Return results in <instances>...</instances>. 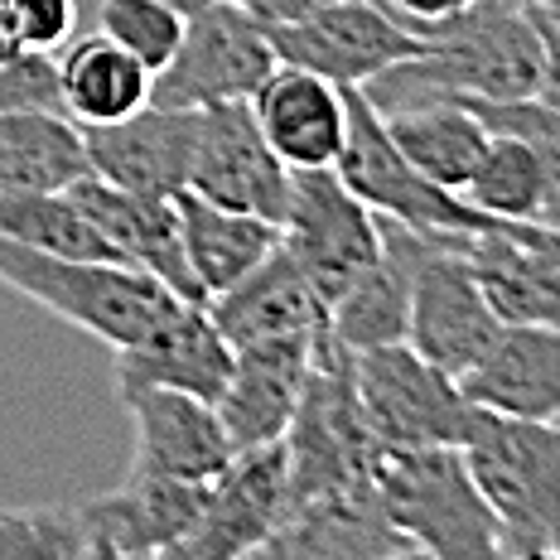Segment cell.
<instances>
[{
	"mask_svg": "<svg viewBox=\"0 0 560 560\" xmlns=\"http://www.w3.org/2000/svg\"><path fill=\"white\" fill-rule=\"evenodd\" d=\"M541 88V25L532 0H474L416 58L363 83L382 116L420 102H527Z\"/></svg>",
	"mask_w": 560,
	"mask_h": 560,
	"instance_id": "obj_1",
	"label": "cell"
},
{
	"mask_svg": "<svg viewBox=\"0 0 560 560\" xmlns=\"http://www.w3.org/2000/svg\"><path fill=\"white\" fill-rule=\"evenodd\" d=\"M0 285L34 300L54 319L102 338L112 353L150 338L184 305L155 276L136 271L126 261L54 256V252L20 247V242H0Z\"/></svg>",
	"mask_w": 560,
	"mask_h": 560,
	"instance_id": "obj_2",
	"label": "cell"
},
{
	"mask_svg": "<svg viewBox=\"0 0 560 560\" xmlns=\"http://www.w3.org/2000/svg\"><path fill=\"white\" fill-rule=\"evenodd\" d=\"M372 483L392 527L430 560H508L503 527L478 493L464 450H382Z\"/></svg>",
	"mask_w": 560,
	"mask_h": 560,
	"instance_id": "obj_3",
	"label": "cell"
},
{
	"mask_svg": "<svg viewBox=\"0 0 560 560\" xmlns=\"http://www.w3.org/2000/svg\"><path fill=\"white\" fill-rule=\"evenodd\" d=\"M280 450H285L290 508L368 483L382 459V445L353 387V353L329 329L314 338V363L295 416L280 435Z\"/></svg>",
	"mask_w": 560,
	"mask_h": 560,
	"instance_id": "obj_4",
	"label": "cell"
},
{
	"mask_svg": "<svg viewBox=\"0 0 560 560\" xmlns=\"http://www.w3.org/2000/svg\"><path fill=\"white\" fill-rule=\"evenodd\" d=\"M459 450L503 527L508 556L560 551V420H517L478 406Z\"/></svg>",
	"mask_w": 560,
	"mask_h": 560,
	"instance_id": "obj_5",
	"label": "cell"
},
{
	"mask_svg": "<svg viewBox=\"0 0 560 560\" xmlns=\"http://www.w3.org/2000/svg\"><path fill=\"white\" fill-rule=\"evenodd\" d=\"M474 232H416L411 261V314H406V343L450 377H464L483 363L503 319L488 305L478 271L469 261Z\"/></svg>",
	"mask_w": 560,
	"mask_h": 560,
	"instance_id": "obj_6",
	"label": "cell"
},
{
	"mask_svg": "<svg viewBox=\"0 0 560 560\" xmlns=\"http://www.w3.org/2000/svg\"><path fill=\"white\" fill-rule=\"evenodd\" d=\"M353 387L382 450H459L478 416L459 377L420 358L411 343L353 353Z\"/></svg>",
	"mask_w": 560,
	"mask_h": 560,
	"instance_id": "obj_7",
	"label": "cell"
},
{
	"mask_svg": "<svg viewBox=\"0 0 560 560\" xmlns=\"http://www.w3.org/2000/svg\"><path fill=\"white\" fill-rule=\"evenodd\" d=\"M343 107H348V131H343V150H338V160H334V174L363 198L372 213L396 218L401 228H416V232H493V228H503L488 213H478L469 198L430 184L425 174L392 145L387 121H382V112L368 102L363 88H343Z\"/></svg>",
	"mask_w": 560,
	"mask_h": 560,
	"instance_id": "obj_8",
	"label": "cell"
},
{
	"mask_svg": "<svg viewBox=\"0 0 560 560\" xmlns=\"http://www.w3.org/2000/svg\"><path fill=\"white\" fill-rule=\"evenodd\" d=\"M280 247L314 285L324 314L363 271L382 261L377 213L334 170H290V198L280 213Z\"/></svg>",
	"mask_w": 560,
	"mask_h": 560,
	"instance_id": "obj_9",
	"label": "cell"
},
{
	"mask_svg": "<svg viewBox=\"0 0 560 560\" xmlns=\"http://www.w3.org/2000/svg\"><path fill=\"white\" fill-rule=\"evenodd\" d=\"M276 73V49L266 25L237 10L232 0H208L184 20V39L174 58L150 78L155 107H218V102H247Z\"/></svg>",
	"mask_w": 560,
	"mask_h": 560,
	"instance_id": "obj_10",
	"label": "cell"
},
{
	"mask_svg": "<svg viewBox=\"0 0 560 560\" xmlns=\"http://www.w3.org/2000/svg\"><path fill=\"white\" fill-rule=\"evenodd\" d=\"M276 63L329 78L334 88H363L401 58H416L425 39L396 25L382 0H314L305 15L266 25Z\"/></svg>",
	"mask_w": 560,
	"mask_h": 560,
	"instance_id": "obj_11",
	"label": "cell"
},
{
	"mask_svg": "<svg viewBox=\"0 0 560 560\" xmlns=\"http://www.w3.org/2000/svg\"><path fill=\"white\" fill-rule=\"evenodd\" d=\"M285 517H290L285 450L280 445L242 450L213 478L203 517L150 560H247Z\"/></svg>",
	"mask_w": 560,
	"mask_h": 560,
	"instance_id": "obj_12",
	"label": "cell"
},
{
	"mask_svg": "<svg viewBox=\"0 0 560 560\" xmlns=\"http://www.w3.org/2000/svg\"><path fill=\"white\" fill-rule=\"evenodd\" d=\"M189 194L208 198L218 208H237V213L266 218L280 228L290 198V170L285 160L266 145L256 131L247 102H218V107H198V145L189 170Z\"/></svg>",
	"mask_w": 560,
	"mask_h": 560,
	"instance_id": "obj_13",
	"label": "cell"
},
{
	"mask_svg": "<svg viewBox=\"0 0 560 560\" xmlns=\"http://www.w3.org/2000/svg\"><path fill=\"white\" fill-rule=\"evenodd\" d=\"M68 203L88 218V228L107 242V252L116 261L155 276L184 305H203V295H198V285L189 276V261H184L174 198L131 194V189H116V184L97 179V174H83V179L68 189Z\"/></svg>",
	"mask_w": 560,
	"mask_h": 560,
	"instance_id": "obj_14",
	"label": "cell"
},
{
	"mask_svg": "<svg viewBox=\"0 0 560 560\" xmlns=\"http://www.w3.org/2000/svg\"><path fill=\"white\" fill-rule=\"evenodd\" d=\"M88 150V174L116 184V189L174 198L189 189L194 145H198V112L184 107H140L112 126H78Z\"/></svg>",
	"mask_w": 560,
	"mask_h": 560,
	"instance_id": "obj_15",
	"label": "cell"
},
{
	"mask_svg": "<svg viewBox=\"0 0 560 560\" xmlns=\"http://www.w3.org/2000/svg\"><path fill=\"white\" fill-rule=\"evenodd\" d=\"M213 483H189V478H160V474H126L121 488L102 498L78 503L88 527V556H155L170 541L203 517Z\"/></svg>",
	"mask_w": 560,
	"mask_h": 560,
	"instance_id": "obj_16",
	"label": "cell"
},
{
	"mask_svg": "<svg viewBox=\"0 0 560 560\" xmlns=\"http://www.w3.org/2000/svg\"><path fill=\"white\" fill-rule=\"evenodd\" d=\"M396 551H406V536L392 527L377 483L368 478L290 508L247 560H387Z\"/></svg>",
	"mask_w": 560,
	"mask_h": 560,
	"instance_id": "obj_17",
	"label": "cell"
},
{
	"mask_svg": "<svg viewBox=\"0 0 560 560\" xmlns=\"http://www.w3.org/2000/svg\"><path fill=\"white\" fill-rule=\"evenodd\" d=\"M329 329V324H324ZM319 329V334H324ZM271 338V343H252L232 353V377L223 396H218V420H223L232 450H261L280 445L290 416L305 392L310 363H314V338Z\"/></svg>",
	"mask_w": 560,
	"mask_h": 560,
	"instance_id": "obj_18",
	"label": "cell"
},
{
	"mask_svg": "<svg viewBox=\"0 0 560 560\" xmlns=\"http://www.w3.org/2000/svg\"><path fill=\"white\" fill-rule=\"evenodd\" d=\"M112 377L116 396L184 392L198 396V401H218L232 377V348L203 305H179L150 338L116 348Z\"/></svg>",
	"mask_w": 560,
	"mask_h": 560,
	"instance_id": "obj_19",
	"label": "cell"
},
{
	"mask_svg": "<svg viewBox=\"0 0 560 560\" xmlns=\"http://www.w3.org/2000/svg\"><path fill=\"white\" fill-rule=\"evenodd\" d=\"M121 401L136 435L131 474L213 483L232 464V454H237L213 401H198V396L184 392H131Z\"/></svg>",
	"mask_w": 560,
	"mask_h": 560,
	"instance_id": "obj_20",
	"label": "cell"
},
{
	"mask_svg": "<svg viewBox=\"0 0 560 560\" xmlns=\"http://www.w3.org/2000/svg\"><path fill=\"white\" fill-rule=\"evenodd\" d=\"M256 131L285 160V170H334L348 131L343 88L305 68L276 63V73L247 97Z\"/></svg>",
	"mask_w": 560,
	"mask_h": 560,
	"instance_id": "obj_21",
	"label": "cell"
},
{
	"mask_svg": "<svg viewBox=\"0 0 560 560\" xmlns=\"http://www.w3.org/2000/svg\"><path fill=\"white\" fill-rule=\"evenodd\" d=\"M459 387L483 411L517 420H560V329L503 324L483 363L464 372Z\"/></svg>",
	"mask_w": 560,
	"mask_h": 560,
	"instance_id": "obj_22",
	"label": "cell"
},
{
	"mask_svg": "<svg viewBox=\"0 0 560 560\" xmlns=\"http://www.w3.org/2000/svg\"><path fill=\"white\" fill-rule=\"evenodd\" d=\"M203 310L218 324V334L228 338L232 353L252 343H271V338H305L329 324L314 285L300 276V266L290 261L285 247H276L252 276H242L232 290L213 295Z\"/></svg>",
	"mask_w": 560,
	"mask_h": 560,
	"instance_id": "obj_23",
	"label": "cell"
},
{
	"mask_svg": "<svg viewBox=\"0 0 560 560\" xmlns=\"http://www.w3.org/2000/svg\"><path fill=\"white\" fill-rule=\"evenodd\" d=\"M377 228H382V261L358 276L329 305V334L348 348V353L406 343L416 228H401L396 218H382V213H377Z\"/></svg>",
	"mask_w": 560,
	"mask_h": 560,
	"instance_id": "obj_24",
	"label": "cell"
},
{
	"mask_svg": "<svg viewBox=\"0 0 560 560\" xmlns=\"http://www.w3.org/2000/svg\"><path fill=\"white\" fill-rule=\"evenodd\" d=\"M174 213H179V237H184V261L203 295V305L213 295L232 290L242 276H252L280 247V228L266 218L237 213V208H218L198 194H174Z\"/></svg>",
	"mask_w": 560,
	"mask_h": 560,
	"instance_id": "obj_25",
	"label": "cell"
},
{
	"mask_svg": "<svg viewBox=\"0 0 560 560\" xmlns=\"http://www.w3.org/2000/svg\"><path fill=\"white\" fill-rule=\"evenodd\" d=\"M58 92L78 126H112L150 107V73L107 34H83L58 49Z\"/></svg>",
	"mask_w": 560,
	"mask_h": 560,
	"instance_id": "obj_26",
	"label": "cell"
},
{
	"mask_svg": "<svg viewBox=\"0 0 560 560\" xmlns=\"http://www.w3.org/2000/svg\"><path fill=\"white\" fill-rule=\"evenodd\" d=\"M83 174V131L68 112H0V189L68 194Z\"/></svg>",
	"mask_w": 560,
	"mask_h": 560,
	"instance_id": "obj_27",
	"label": "cell"
},
{
	"mask_svg": "<svg viewBox=\"0 0 560 560\" xmlns=\"http://www.w3.org/2000/svg\"><path fill=\"white\" fill-rule=\"evenodd\" d=\"M382 121H387L392 145L430 184L464 198V184H469L478 155L488 145V126L464 102H420V107H401Z\"/></svg>",
	"mask_w": 560,
	"mask_h": 560,
	"instance_id": "obj_28",
	"label": "cell"
},
{
	"mask_svg": "<svg viewBox=\"0 0 560 560\" xmlns=\"http://www.w3.org/2000/svg\"><path fill=\"white\" fill-rule=\"evenodd\" d=\"M469 261L478 271L488 305L498 310L503 324H546V329H560V266L522 252L503 228L474 232Z\"/></svg>",
	"mask_w": 560,
	"mask_h": 560,
	"instance_id": "obj_29",
	"label": "cell"
},
{
	"mask_svg": "<svg viewBox=\"0 0 560 560\" xmlns=\"http://www.w3.org/2000/svg\"><path fill=\"white\" fill-rule=\"evenodd\" d=\"M464 198L493 223H541L546 174L536 150L508 131H488V145L464 184Z\"/></svg>",
	"mask_w": 560,
	"mask_h": 560,
	"instance_id": "obj_30",
	"label": "cell"
},
{
	"mask_svg": "<svg viewBox=\"0 0 560 560\" xmlns=\"http://www.w3.org/2000/svg\"><path fill=\"white\" fill-rule=\"evenodd\" d=\"M0 242H20L54 256H97L116 261L107 242L88 228V218L68 203V194H34V189H0Z\"/></svg>",
	"mask_w": 560,
	"mask_h": 560,
	"instance_id": "obj_31",
	"label": "cell"
},
{
	"mask_svg": "<svg viewBox=\"0 0 560 560\" xmlns=\"http://www.w3.org/2000/svg\"><path fill=\"white\" fill-rule=\"evenodd\" d=\"M0 560H88V527L73 503L0 508Z\"/></svg>",
	"mask_w": 560,
	"mask_h": 560,
	"instance_id": "obj_32",
	"label": "cell"
},
{
	"mask_svg": "<svg viewBox=\"0 0 560 560\" xmlns=\"http://www.w3.org/2000/svg\"><path fill=\"white\" fill-rule=\"evenodd\" d=\"M184 20L165 0H102V30L121 54H131L150 78L174 58L184 39Z\"/></svg>",
	"mask_w": 560,
	"mask_h": 560,
	"instance_id": "obj_33",
	"label": "cell"
},
{
	"mask_svg": "<svg viewBox=\"0 0 560 560\" xmlns=\"http://www.w3.org/2000/svg\"><path fill=\"white\" fill-rule=\"evenodd\" d=\"M488 131H508L517 140H527L541 160L546 174V208H541V228L560 232V112L546 102H464Z\"/></svg>",
	"mask_w": 560,
	"mask_h": 560,
	"instance_id": "obj_34",
	"label": "cell"
},
{
	"mask_svg": "<svg viewBox=\"0 0 560 560\" xmlns=\"http://www.w3.org/2000/svg\"><path fill=\"white\" fill-rule=\"evenodd\" d=\"M0 112H63L58 58L25 49L0 63Z\"/></svg>",
	"mask_w": 560,
	"mask_h": 560,
	"instance_id": "obj_35",
	"label": "cell"
},
{
	"mask_svg": "<svg viewBox=\"0 0 560 560\" xmlns=\"http://www.w3.org/2000/svg\"><path fill=\"white\" fill-rule=\"evenodd\" d=\"M0 10L10 15L25 49H39V54H58L73 39V25H78V0H0Z\"/></svg>",
	"mask_w": 560,
	"mask_h": 560,
	"instance_id": "obj_36",
	"label": "cell"
},
{
	"mask_svg": "<svg viewBox=\"0 0 560 560\" xmlns=\"http://www.w3.org/2000/svg\"><path fill=\"white\" fill-rule=\"evenodd\" d=\"M382 5H387L396 25H406L416 39H430V34H440L445 25H454V20H459L474 0H382Z\"/></svg>",
	"mask_w": 560,
	"mask_h": 560,
	"instance_id": "obj_37",
	"label": "cell"
},
{
	"mask_svg": "<svg viewBox=\"0 0 560 560\" xmlns=\"http://www.w3.org/2000/svg\"><path fill=\"white\" fill-rule=\"evenodd\" d=\"M536 25H541V88H536V102L560 112V30L536 10Z\"/></svg>",
	"mask_w": 560,
	"mask_h": 560,
	"instance_id": "obj_38",
	"label": "cell"
},
{
	"mask_svg": "<svg viewBox=\"0 0 560 560\" xmlns=\"http://www.w3.org/2000/svg\"><path fill=\"white\" fill-rule=\"evenodd\" d=\"M503 232L517 242L522 252H532V256H541V261L560 266V232L556 228H541V223H503Z\"/></svg>",
	"mask_w": 560,
	"mask_h": 560,
	"instance_id": "obj_39",
	"label": "cell"
},
{
	"mask_svg": "<svg viewBox=\"0 0 560 560\" xmlns=\"http://www.w3.org/2000/svg\"><path fill=\"white\" fill-rule=\"evenodd\" d=\"M237 10H247L252 20H261V25H280V20H295L305 15L314 0H232Z\"/></svg>",
	"mask_w": 560,
	"mask_h": 560,
	"instance_id": "obj_40",
	"label": "cell"
},
{
	"mask_svg": "<svg viewBox=\"0 0 560 560\" xmlns=\"http://www.w3.org/2000/svg\"><path fill=\"white\" fill-rule=\"evenodd\" d=\"M15 54H25V39H20L15 25H10V15L0 10V63H5V58H15Z\"/></svg>",
	"mask_w": 560,
	"mask_h": 560,
	"instance_id": "obj_41",
	"label": "cell"
},
{
	"mask_svg": "<svg viewBox=\"0 0 560 560\" xmlns=\"http://www.w3.org/2000/svg\"><path fill=\"white\" fill-rule=\"evenodd\" d=\"M532 5H536V10H541V15H546V20H551V25H556V30H560V0H532Z\"/></svg>",
	"mask_w": 560,
	"mask_h": 560,
	"instance_id": "obj_42",
	"label": "cell"
},
{
	"mask_svg": "<svg viewBox=\"0 0 560 560\" xmlns=\"http://www.w3.org/2000/svg\"><path fill=\"white\" fill-rule=\"evenodd\" d=\"M165 5H174V10H179V15H194V10H203L208 0H165Z\"/></svg>",
	"mask_w": 560,
	"mask_h": 560,
	"instance_id": "obj_43",
	"label": "cell"
},
{
	"mask_svg": "<svg viewBox=\"0 0 560 560\" xmlns=\"http://www.w3.org/2000/svg\"><path fill=\"white\" fill-rule=\"evenodd\" d=\"M508 560H560V551H517V556H508Z\"/></svg>",
	"mask_w": 560,
	"mask_h": 560,
	"instance_id": "obj_44",
	"label": "cell"
},
{
	"mask_svg": "<svg viewBox=\"0 0 560 560\" xmlns=\"http://www.w3.org/2000/svg\"><path fill=\"white\" fill-rule=\"evenodd\" d=\"M387 560H430V556L416 551V546H406V551H396V556H387Z\"/></svg>",
	"mask_w": 560,
	"mask_h": 560,
	"instance_id": "obj_45",
	"label": "cell"
},
{
	"mask_svg": "<svg viewBox=\"0 0 560 560\" xmlns=\"http://www.w3.org/2000/svg\"><path fill=\"white\" fill-rule=\"evenodd\" d=\"M88 560H107V556H88ZM126 560H150V556H126Z\"/></svg>",
	"mask_w": 560,
	"mask_h": 560,
	"instance_id": "obj_46",
	"label": "cell"
}]
</instances>
